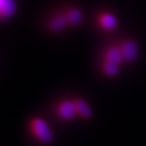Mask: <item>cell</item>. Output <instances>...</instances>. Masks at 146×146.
I'll list each match as a JSON object with an SVG mask.
<instances>
[{
  "instance_id": "6da1fadb",
  "label": "cell",
  "mask_w": 146,
  "mask_h": 146,
  "mask_svg": "<svg viewBox=\"0 0 146 146\" xmlns=\"http://www.w3.org/2000/svg\"><path fill=\"white\" fill-rule=\"evenodd\" d=\"M29 130L36 140L44 144L50 143L54 135L50 126L42 118H33L29 123Z\"/></svg>"
},
{
  "instance_id": "7a4b0ae2",
  "label": "cell",
  "mask_w": 146,
  "mask_h": 146,
  "mask_svg": "<svg viewBox=\"0 0 146 146\" xmlns=\"http://www.w3.org/2000/svg\"><path fill=\"white\" fill-rule=\"evenodd\" d=\"M56 112L58 117L61 119L69 121L74 119V117L77 115L75 102L72 100H63L57 106Z\"/></svg>"
},
{
  "instance_id": "3957f363",
  "label": "cell",
  "mask_w": 146,
  "mask_h": 146,
  "mask_svg": "<svg viewBox=\"0 0 146 146\" xmlns=\"http://www.w3.org/2000/svg\"><path fill=\"white\" fill-rule=\"evenodd\" d=\"M123 60L126 62H132L138 55V46L133 41H126L120 47Z\"/></svg>"
},
{
  "instance_id": "277c9868",
  "label": "cell",
  "mask_w": 146,
  "mask_h": 146,
  "mask_svg": "<svg viewBox=\"0 0 146 146\" xmlns=\"http://www.w3.org/2000/svg\"><path fill=\"white\" fill-rule=\"evenodd\" d=\"M104 58L105 62L115 63L119 66L123 61H124L120 48L116 46L109 47L105 53Z\"/></svg>"
},
{
  "instance_id": "5b68a950",
  "label": "cell",
  "mask_w": 146,
  "mask_h": 146,
  "mask_svg": "<svg viewBox=\"0 0 146 146\" xmlns=\"http://www.w3.org/2000/svg\"><path fill=\"white\" fill-rule=\"evenodd\" d=\"M74 102H75L76 114L80 117L84 118V119H89L92 117L93 115L92 109L85 100L78 98V99L74 100Z\"/></svg>"
},
{
  "instance_id": "8992f818",
  "label": "cell",
  "mask_w": 146,
  "mask_h": 146,
  "mask_svg": "<svg viewBox=\"0 0 146 146\" xmlns=\"http://www.w3.org/2000/svg\"><path fill=\"white\" fill-rule=\"evenodd\" d=\"M98 22H99L100 26L107 31L113 30L117 25V20L115 16L107 12H105L102 15H100Z\"/></svg>"
},
{
  "instance_id": "52a82bcc",
  "label": "cell",
  "mask_w": 146,
  "mask_h": 146,
  "mask_svg": "<svg viewBox=\"0 0 146 146\" xmlns=\"http://www.w3.org/2000/svg\"><path fill=\"white\" fill-rule=\"evenodd\" d=\"M69 24L66 15H57L54 16L49 23L50 29L54 32H60L63 30Z\"/></svg>"
},
{
  "instance_id": "ba28073f",
  "label": "cell",
  "mask_w": 146,
  "mask_h": 146,
  "mask_svg": "<svg viewBox=\"0 0 146 146\" xmlns=\"http://www.w3.org/2000/svg\"><path fill=\"white\" fill-rule=\"evenodd\" d=\"M16 11L14 0H0V12L3 17H10Z\"/></svg>"
},
{
  "instance_id": "9c48e42d",
  "label": "cell",
  "mask_w": 146,
  "mask_h": 146,
  "mask_svg": "<svg viewBox=\"0 0 146 146\" xmlns=\"http://www.w3.org/2000/svg\"><path fill=\"white\" fill-rule=\"evenodd\" d=\"M66 16H67L69 24H72L73 25H77L83 20L82 12L78 9H76V8L70 9L67 12Z\"/></svg>"
},
{
  "instance_id": "30bf717a",
  "label": "cell",
  "mask_w": 146,
  "mask_h": 146,
  "mask_svg": "<svg viewBox=\"0 0 146 146\" xmlns=\"http://www.w3.org/2000/svg\"><path fill=\"white\" fill-rule=\"evenodd\" d=\"M103 72L104 73L110 77H112V76H115L118 73H119V65L115 64V63H109V62H105L103 63Z\"/></svg>"
}]
</instances>
